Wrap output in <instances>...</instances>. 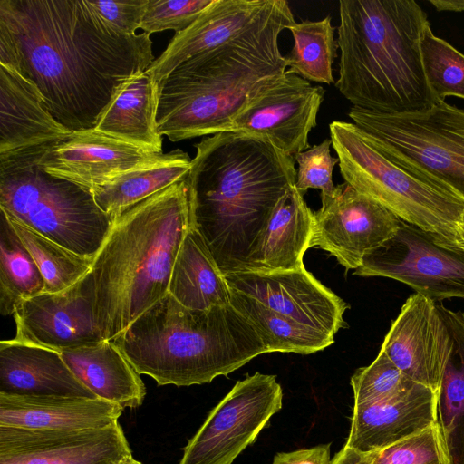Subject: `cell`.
Returning a JSON list of instances; mask_svg holds the SVG:
<instances>
[{
  "label": "cell",
  "mask_w": 464,
  "mask_h": 464,
  "mask_svg": "<svg viewBox=\"0 0 464 464\" xmlns=\"http://www.w3.org/2000/svg\"><path fill=\"white\" fill-rule=\"evenodd\" d=\"M228 286L269 309L333 337L346 327L349 305L305 268L252 270L225 276Z\"/></svg>",
  "instance_id": "obj_14"
},
{
  "label": "cell",
  "mask_w": 464,
  "mask_h": 464,
  "mask_svg": "<svg viewBox=\"0 0 464 464\" xmlns=\"http://www.w3.org/2000/svg\"><path fill=\"white\" fill-rule=\"evenodd\" d=\"M335 87L353 107L382 112L438 103L423 69L420 44L430 25L414 0H341Z\"/></svg>",
  "instance_id": "obj_5"
},
{
  "label": "cell",
  "mask_w": 464,
  "mask_h": 464,
  "mask_svg": "<svg viewBox=\"0 0 464 464\" xmlns=\"http://www.w3.org/2000/svg\"><path fill=\"white\" fill-rule=\"evenodd\" d=\"M0 211V313L13 315L21 302L44 293L45 284L31 254Z\"/></svg>",
  "instance_id": "obj_31"
},
{
  "label": "cell",
  "mask_w": 464,
  "mask_h": 464,
  "mask_svg": "<svg viewBox=\"0 0 464 464\" xmlns=\"http://www.w3.org/2000/svg\"><path fill=\"white\" fill-rule=\"evenodd\" d=\"M429 3L439 12H464V0H429Z\"/></svg>",
  "instance_id": "obj_42"
},
{
  "label": "cell",
  "mask_w": 464,
  "mask_h": 464,
  "mask_svg": "<svg viewBox=\"0 0 464 464\" xmlns=\"http://www.w3.org/2000/svg\"><path fill=\"white\" fill-rule=\"evenodd\" d=\"M451 344L437 392L438 424L449 463L464 464V313L438 303Z\"/></svg>",
  "instance_id": "obj_28"
},
{
  "label": "cell",
  "mask_w": 464,
  "mask_h": 464,
  "mask_svg": "<svg viewBox=\"0 0 464 464\" xmlns=\"http://www.w3.org/2000/svg\"><path fill=\"white\" fill-rule=\"evenodd\" d=\"M313 212L310 247L334 256L346 270L357 269L366 255L397 233L401 219L348 183L336 186L334 196L321 200Z\"/></svg>",
  "instance_id": "obj_12"
},
{
  "label": "cell",
  "mask_w": 464,
  "mask_h": 464,
  "mask_svg": "<svg viewBox=\"0 0 464 464\" xmlns=\"http://www.w3.org/2000/svg\"><path fill=\"white\" fill-rule=\"evenodd\" d=\"M161 154L93 128L72 131L66 137L45 145L39 165L48 174L92 191Z\"/></svg>",
  "instance_id": "obj_18"
},
{
  "label": "cell",
  "mask_w": 464,
  "mask_h": 464,
  "mask_svg": "<svg viewBox=\"0 0 464 464\" xmlns=\"http://www.w3.org/2000/svg\"><path fill=\"white\" fill-rule=\"evenodd\" d=\"M131 454L118 421L84 430L0 426V464H119Z\"/></svg>",
  "instance_id": "obj_16"
},
{
  "label": "cell",
  "mask_w": 464,
  "mask_h": 464,
  "mask_svg": "<svg viewBox=\"0 0 464 464\" xmlns=\"http://www.w3.org/2000/svg\"><path fill=\"white\" fill-rule=\"evenodd\" d=\"M312 230L313 211L306 205L304 194L291 185L268 220L253 258L252 270L304 267L303 257L310 247Z\"/></svg>",
  "instance_id": "obj_26"
},
{
  "label": "cell",
  "mask_w": 464,
  "mask_h": 464,
  "mask_svg": "<svg viewBox=\"0 0 464 464\" xmlns=\"http://www.w3.org/2000/svg\"><path fill=\"white\" fill-rule=\"evenodd\" d=\"M45 145L0 153V209L66 249L94 258L113 218L90 189L43 169Z\"/></svg>",
  "instance_id": "obj_8"
},
{
  "label": "cell",
  "mask_w": 464,
  "mask_h": 464,
  "mask_svg": "<svg viewBox=\"0 0 464 464\" xmlns=\"http://www.w3.org/2000/svg\"><path fill=\"white\" fill-rule=\"evenodd\" d=\"M123 410L99 398L0 394V426L51 430L102 429L118 421Z\"/></svg>",
  "instance_id": "obj_23"
},
{
  "label": "cell",
  "mask_w": 464,
  "mask_h": 464,
  "mask_svg": "<svg viewBox=\"0 0 464 464\" xmlns=\"http://www.w3.org/2000/svg\"><path fill=\"white\" fill-rule=\"evenodd\" d=\"M276 377L256 372L236 382L184 448L179 464H232L282 407Z\"/></svg>",
  "instance_id": "obj_10"
},
{
  "label": "cell",
  "mask_w": 464,
  "mask_h": 464,
  "mask_svg": "<svg viewBox=\"0 0 464 464\" xmlns=\"http://www.w3.org/2000/svg\"><path fill=\"white\" fill-rule=\"evenodd\" d=\"M17 342L62 352L103 341L93 312L90 273L65 290L21 302L13 314Z\"/></svg>",
  "instance_id": "obj_15"
},
{
  "label": "cell",
  "mask_w": 464,
  "mask_h": 464,
  "mask_svg": "<svg viewBox=\"0 0 464 464\" xmlns=\"http://www.w3.org/2000/svg\"><path fill=\"white\" fill-rule=\"evenodd\" d=\"M214 0H149L140 29L153 33L188 28Z\"/></svg>",
  "instance_id": "obj_38"
},
{
  "label": "cell",
  "mask_w": 464,
  "mask_h": 464,
  "mask_svg": "<svg viewBox=\"0 0 464 464\" xmlns=\"http://www.w3.org/2000/svg\"><path fill=\"white\" fill-rule=\"evenodd\" d=\"M331 464H369V462L365 453L344 445L331 459Z\"/></svg>",
  "instance_id": "obj_41"
},
{
  "label": "cell",
  "mask_w": 464,
  "mask_h": 464,
  "mask_svg": "<svg viewBox=\"0 0 464 464\" xmlns=\"http://www.w3.org/2000/svg\"><path fill=\"white\" fill-rule=\"evenodd\" d=\"M188 153L176 149L128 170L92 192L102 211L113 217L153 194L185 179L190 170Z\"/></svg>",
  "instance_id": "obj_29"
},
{
  "label": "cell",
  "mask_w": 464,
  "mask_h": 464,
  "mask_svg": "<svg viewBox=\"0 0 464 464\" xmlns=\"http://www.w3.org/2000/svg\"><path fill=\"white\" fill-rule=\"evenodd\" d=\"M112 342L139 374L179 387L209 383L267 353L231 304L191 309L169 293Z\"/></svg>",
  "instance_id": "obj_6"
},
{
  "label": "cell",
  "mask_w": 464,
  "mask_h": 464,
  "mask_svg": "<svg viewBox=\"0 0 464 464\" xmlns=\"http://www.w3.org/2000/svg\"><path fill=\"white\" fill-rule=\"evenodd\" d=\"M330 146L331 139H325L294 156L298 165L295 186L302 194L309 188H316L321 191V200H325L335 193L333 170L339 160L332 156Z\"/></svg>",
  "instance_id": "obj_37"
},
{
  "label": "cell",
  "mask_w": 464,
  "mask_h": 464,
  "mask_svg": "<svg viewBox=\"0 0 464 464\" xmlns=\"http://www.w3.org/2000/svg\"><path fill=\"white\" fill-rule=\"evenodd\" d=\"M169 294L179 304L205 310L230 304V288L200 233L187 232L172 268Z\"/></svg>",
  "instance_id": "obj_27"
},
{
  "label": "cell",
  "mask_w": 464,
  "mask_h": 464,
  "mask_svg": "<svg viewBox=\"0 0 464 464\" xmlns=\"http://www.w3.org/2000/svg\"><path fill=\"white\" fill-rule=\"evenodd\" d=\"M74 376L96 398L125 408L140 406L146 387L117 345L109 340L60 352Z\"/></svg>",
  "instance_id": "obj_24"
},
{
  "label": "cell",
  "mask_w": 464,
  "mask_h": 464,
  "mask_svg": "<svg viewBox=\"0 0 464 464\" xmlns=\"http://www.w3.org/2000/svg\"><path fill=\"white\" fill-rule=\"evenodd\" d=\"M329 130L344 182L402 221L431 234L441 246L459 250L458 227L464 217L461 197L384 154L354 123L334 121Z\"/></svg>",
  "instance_id": "obj_7"
},
{
  "label": "cell",
  "mask_w": 464,
  "mask_h": 464,
  "mask_svg": "<svg viewBox=\"0 0 464 464\" xmlns=\"http://www.w3.org/2000/svg\"><path fill=\"white\" fill-rule=\"evenodd\" d=\"M365 454L369 464H450L438 421L394 444Z\"/></svg>",
  "instance_id": "obj_36"
},
{
  "label": "cell",
  "mask_w": 464,
  "mask_h": 464,
  "mask_svg": "<svg viewBox=\"0 0 464 464\" xmlns=\"http://www.w3.org/2000/svg\"><path fill=\"white\" fill-rule=\"evenodd\" d=\"M330 444L277 453L272 464H331Z\"/></svg>",
  "instance_id": "obj_40"
},
{
  "label": "cell",
  "mask_w": 464,
  "mask_h": 464,
  "mask_svg": "<svg viewBox=\"0 0 464 464\" xmlns=\"http://www.w3.org/2000/svg\"><path fill=\"white\" fill-rule=\"evenodd\" d=\"M159 82L147 70L123 81L102 111L95 130L143 149L162 152L157 131Z\"/></svg>",
  "instance_id": "obj_25"
},
{
  "label": "cell",
  "mask_w": 464,
  "mask_h": 464,
  "mask_svg": "<svg viewBox=\"0 0 464 464\" xmlns=\"http://www.w3.org/2000/svg\"><path fill=\"white\" fill-rule=\"evenodd\" d=\"M186 179L113 217L89 272L103 340L112 341L169 293L175 259L192 227Z\"/></svg>",
  "instance_id": "obj_4"
},
{
  "label": "cell",
  "mask_w": 464,
  "mask_h": 464,
  "mask_svg": "<svg viewBox=\"0 0 464 464\" xmlns=\"http://www.w3.org/2000/svg\"><path fill=\"white\" fill-rule=\"evenodd\" d=\"M450 344L438 303L415 293L392 323L381 350L409 378L438 392Z\"/></svg>",
  "instance_id": "obj_17"
},
{
  "label": "cell",
  "mask_w": 464,
  "mask_h": 464,
  "mask_svg": "<svg viewBox=\"0 0 464 464\" xmlns=\"http://www.w3.org/2000/svg\"><path fill=\"white\" fill-rule=\"evenodd\" d=\"M274 0H214L185 30L175 34L148 71L160 82L189 58L215 49L256 24Z\"/></svg>",
  "instance_id": "obj_20"
},
{
  "label": "cell",
  "mask_w": 464,
  "mask_h": 464,
  "mask_svg": "<svg viewBox=\"0 0 464 464\" xmlns=\"http://www.w3.org/2000/svg\"><path fill=\"white\" fill-rule=\"evenodd\" d=\"M230 304L254 326L267 353L310 354L334 342V337L282 315L231 288Z\"/></svg>",
  "instance_id": "obj_30"
},
{
  "label": "cell",
  "mask_w": 464,
  "mask_h": 464,
  "mask_svg": "<svg viewBox=\"0 0 464 464\" xmlns=\"http://www.w3.org/2000/svg\"><path fill=\"white\" fill-rule=\"evenodd\" d=\"M0 394L96 398L60 352L14 339L0 342Z\"/></svg>",
  "instance_id": "obj_21"
},
{
  "label": "cell",
  "mask_w": 464,
  "mask_h": 464,
  "mask_svg": "<svg viewBox=\"0 0 464 464\" xmlns=\"http://www.w3.org/2000/svg\"><path fill=\"white\" fill-rule=\"evenodd\" d=\"M5 214L35 261L44 280V293L65 290L90 272L93 258L79 256Z\"/></svg>",
  "instance_id": "obj_33"
},
{
  "label": "cell",
  "mask_w": 464,
  "mask_h": 464,
  "mask_svg": "<svg viewBox=\"0 0 464 464\" xmlns=\"http://www.w3.org/2000/svg\"><path fill=\"white\" fill-rule=\"evenodd\" d=\"M154 60L148 34L108 33L82 0H0V65L32 82L70 131L93 129L119 85Z\"/></svg>",
  "instance_id": "obj_1"
},
{
  "label": "cell",
  "mask_w": 464,
  "mask_h": 464,
  "mask_svg": "<svg viewBox=\"0 0 464 464\" xmlns=\"http://www.w3.org/2000/svg\"><path fill=\"white\" fill-rule=\"evenodd\" d=\"M119 464H142V463L136 460L132 457V454H131V455H129V456H126L125 458H123Z\"/></svg>",
  "instance_id": "obj_44"
},
{
  "label": "cell",
  "mask_w": 464,
  "mask_h": 464,
  "mask_svg": "<svg viewBox=\"0 0 464 464\" xmlns=\"http://www.w3.org/2000/svg\"><path fill=\"white\" fill-rule=\"evenodd\" d=\"M421 58L429 87L438 102L446 97L464 99V54L436 36L430 25L422 35Z\"/></svg>",
  "instance_id": "obj_34"
},
{
  "label": "cell",
  "mask_w": 464,
  "mask_h": 464,
  "mask_svg": "<svg viewBox=\"0 0 464 464\" xmlns=\"http://www.w3.org/2000/svg\"><path fill=\"white\" fill-rule=\"evenodd\" d=\"M149 0H82L93 20L108 33L132 37L137 34Z\"/></svg>",
  "instance_id": "obj_39"
},
{
  "label": "cell",
  "mask_w": 464,
  "mask_h": 464,
  "mask_svg": "<svg viewBox=\"0 0 464 464\" xmlns=\"http://www.w3.org/2000/svg\"><path fill=\"white\" fill-rule=\"evenodd\" d=\"M295 23L288 2L274 0L244 33L180 63L159 82L157 131L174 142L228 130L246 102L287 71L279 35Z\"/></svg>",
  "instance_id": "obj_3"
},
{
  "label": "cell",
  "mask_w": 464,
  "mask_h": 464,
  "mask_svg": "<svg viewBox=\"0 0 464 464\" xmlns=\"http://www.w3.org/2000/svg\"><path fill=\"white\" fill-rule=\"evenodd\" d=\"M353 274L394 279L435 302L464 297V251L445 247L402 220L394 237L366 255Z\"/></svg>",
  "instance_id": "obj_11"
},
{
  "label": "cell",
  "mask_w": 464,
  "mask_h": 464,
  "mask_svg": "<svg viewBox=\"0 0 464 464\" xmlns=\"http://www.w3.org/2000/svg\"><path fill=\"white\" fill-rule=\"evenodd\" d=\"M348 116L384 154L435 179L464 199V110L441 102L404 113L352 107Z\"/></svg>",
  "instance_id": "obj_9"
},
{
  "label": "cell",
  "mask_w": 464,
  "mask_h": 464,
  "mask_svg": "<svg viewBox=\"0 0 464 464\" xmlns=\"http://www.w3.org/2000/svg\"><path fill=\"white\" fill-rule=\"evenodd\" d=\"M324 89L289 71L253 96L228 130L259 136L294 157L309 149Z\"/></svg>",
  "instance_id": "obj_13"
},
{
  "label": "cell",
  "mask_w": 464,
  "mask_h": 464,
  "mask_svg": "<svg viewBox=\"0 0 464 464\" xmlns=\"http://www.w3.org/2000/svg\"><path fill=\"white\" fill-rule=\"evenodd\" d=\"M195 148L186 179L192 226L224 276L251 271L276 204L295 183L294 157L264 138L230 130Z\"/></svg>",
  "instance_id": "obj_2"
},
{
  "label": "cell",
  "mask_w": 464,
  "mask_h": 464,
  "mask_svg": "<svg viewBox=\"0 0 464 464\" xmlns=\"http://www.w3.org/2000/svg\"><path fill=\"white\" fill-rule=\"evenodd\" d=\"M437 420V392L419 383L389 401L353 406L345 446L362 453L373 452L415 434Z\"/></svg>",
  "instance_id": "obj_19"
},
{
  "label": "cell",
  "mask_w": 464,
  "mask_h": 464,
  "mask_svg": "<svg viewBox=\"0 0 464 464\" xmlns=\"http://www.w3.org/2000/svg\"><path fill=\"white\" fill-rule=\"evenodd\" d=\"M71 132L52 115L32 82L0 65V153L50 144Z\"/></svg>",
  "instance_id": "obj_22"
},
{
  "label": "cell",
  "mask_w": 464,
  "mask_h": 464,
  "mask_svg": "<svg viewBox=\"0 0 464 464\" xmlns=\"http://www.w3.org/2000/svg\"><path fill=\"white\" fill-rule=\"evenodd\" d=\"M417 384L380 350L368 366L357 369L351 377L354 406H364L396 398Z\"/></svg>",
  "instance_id": "obj_35"
},
{
  "label": "cell",
  "mask_w": 464,
  "mask_h": 464,
  "mask_svg": "<svg viewBox=\"0 0 464 464\" xmlns=\"http://www.w3.org/2000/svg\"><path fill=\"white\" fill-rule=\"evenodd\" d=\"M287 29L294 39L293 48L285 56L287 71L309 82H334L333 63L339 46L334 39L336 28L332 24V17L295 22Z\"/></svg>",
  "instance_id": "obj_32"
},
{
  "label": "cell",
  "mask_w": 464,
  "mask_h": 464,
  "mask_svg": "<svg viewBox=\"0 0 464 464\" xmlns=\"http://www.w3.org/2000/svg\"><path fill=\"white\" fill-rule=\"evenodd\" d=\"M458 231L459 237V250L464 251V217L459 225Z\"/></svg>",
  "instance_id": "obj_43"
}]
</instances>
